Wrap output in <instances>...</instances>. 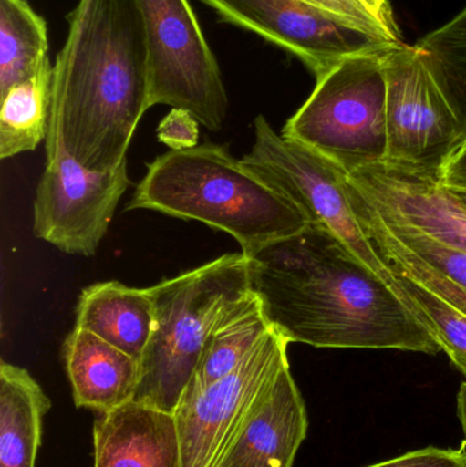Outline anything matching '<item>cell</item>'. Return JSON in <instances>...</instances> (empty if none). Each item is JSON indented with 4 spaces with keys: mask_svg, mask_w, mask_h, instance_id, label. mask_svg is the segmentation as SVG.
Wrapping results in <instances>:
<instances>
[{
    "mask_svg": "<svg viewBox=\"0 0 466 467\" xmlns=\"http://www.w3.org/2000/svg\"><path fill=\"white\" fill-rule=\"evenodd\" d=\"M249 258L252 290L289 343L442 351L415 310L338 238L309 224Z\"/></svg>",
    "mask_w": 466,
    "mask_h": 467,
    "instance_id": "cell-1",
    "label": "cell"
},
{
    "mask_svg": "<svg viewBox=\"0 0 466 467\" xmlns=\"http://www.w3.org/2000/svg\"><path fill=\"white\" fill-rule=\"evenodd\" d=\"M150 109V70L137 0H79L52 66L47 159L65 150L82 167L122 166Z\"/></svg>",
    "mask_w": 466,
    "mask_h": 467,
    "instance_id": "cell-2",
    "label": "cell"
},
{
    "mask_svg": "<svg viewBox=\"0 0 466 467\" xmlns=\"http://www.w3.org/2000/svg\"><path fill=\"white\" fill-rule=\"evenodd\" d=\"M126 210L156 211L222 230L246 257L309 226L295 202L213 142L156 158Z\"/></svg>",
    "mask_w": 466,
    "mask_h": 467,
    "instance_id": "cell-3",
    "label": "cell"
},
{
    "mask_svg": "<svg viewBox=\"0 0 466 467\" xmlns=\"http://www.w3.org/2000/svg\"><path fill=\"white\" fill-rule=\"evenodd\" d=\"M148 291L155 326L133 400L174 414L213 327L230 305L254 291L251 263L243 252L230 253Z\"/></svg>",
    "mask_w": 466,
    "mask_h": 467,
    "instance_id": "cell-4",
    "label": "cell"
},
{
    "mask_svg": "<svg viewBox=\"0 0 466 467\" xmlns=\"http://www.w3.org/2000/svg\"><path fill=\"white\" fill-rule=\"evenodd\" d=\"M388 49L353 55L319 77L282 136L319 153L347 175L385 163Z\"/></svg>",
    "mask_w": 466,
    "mask_h": 467,
    "instance_id": "cell-5",
    "label": "cell"
},
{
    "mask_svg": "<svg viewBox=\"0 0 466 467\" xmlns=\"http://www.w3.org/2000/svg\"><path fill=\"white\" fill-rule=\"evenodd\" d=\"M254 142L241 159L243 166L295 202L309 224L338 238L429 326L358 221L345 185L347 174L305 145L276 133L263 115L254 119Z\"/></svg>",
    "mask_w": 466,
    "mask_h": 467,
    "instance_id": "cell-6",
    "label": "cell"
},
{
    "mask_svg": "<svg viewBox=\"0 0 466 467\" xmlns=\"http://www.w3.org/2000/svg\"><path fill=\"white\" fill-rule=\"evenodd\" d=\"M388 156L383 164L437 177L466 136V123L418 44L385 54Z\"/></svg>",
    "mask_w": 466,
    "mask_h": 467,
    "instance_id": "cell-7",
    "label": "cell"
},
{
    "mask_svg": "<svg viewBox=\"0 0 466 467\" xmlns=\"http://www.w3.org/2000/svg\"><path fill=\"white\" fill-rule=\"evenodd\" d=\"M147 40L150 109L166 104L219 131L229 98L218 60L189 0H137Z\"/></svg>",
    "mask_w": 466,
    "mask_h": 467,
    "instance_id": "cell-8",
    "label": "cell"
},
{
    "mask_svg": "<svg viewBox=\"0 0 466 467\" xmlns=\"http://www.w3.org/2000/svg\"><path fill=\"white\" fill-rule=\"evenodd\" d=\"M289 342L271 329L226 378L207 387L189 383L174 411L181 467H216L257 398L289 365Z\"/></svg>",
    "mask_w": 466,
    "mask_h": 467,
    "instance_id": "cell-9",
    "label": "cell"
},
{
    "mask_svg": "<svg viewBox=\"0 0 466 467\" xmlns=\"http://www.w3.org/2000/svg\"><path fill=\"white\" fill-rule=\"evenodd\" d=\"M227 24L289 52L319 78L347 57L393 46L380 33L331 16L304 0H202Z\"/></svg>",
    "mask_w": 466,
    "mask_h": 467,
    "instance_id": "cell-10",
    "label": "cell"
},
{
    "mask_svg": "<svg viewBox=\"0 0 466 467\" xmlns=\"http://www.w3.org/2000/svg\"><path fill=\"white\" fill-rule=\"evenodd\" d=\"M128 161L115 170L85 169L65 150L47 159L35 200L33 232L68 254H95L120 197L129 188Z\"/></svg>",
    "mask_w": 466,
    "mask_h": 467,
    "instance_id": "cell-11",
    "label": "cell"
},
{
    "mask_svg": "<svg viewBox=\"0 0 466 467\" xmlns=\"http://www.w3.org/2000/svg\"><path fill=\"white\" fill-rule=\"evenodd\" d=\"M347 177L383 218L466 253V205L437 178L388 164Z\"/></svg>",
    "mask_w": 466,
    "mask_h": 467,
    "instance_id": "cell-12",
    "label": "cell"
},
{
    "mask_svg": "<svg viewBox=\"0 0 466 467\" xmlns=\"http://www.w3.org/2000/svg\"><path fill=\"white\" fill-rule=\"evenodd\" d=\"M358 221L391 269L402 272L466 315V253L445 246L407 224L383 218L345 178Z\"/></svg>",
    "mask_w": 466,
    "mask_h": 467,
    "instance_id": "cell-13",
    "label": "cell"
},
{
    "mask_svg": "<svg viewBox=\"0 0 466 467\" xmlns=\"http://www.w3.org/2000/svg\"><path fill=\"white\" fill-rule=\"evenodd\" d=\"M308 414L286 365L262 392L216 467H293Z\"/></svg>",
    "mask_w": 466,
    "mask_h": 467,
    "instance_id": "cell-14",
    "label": "cell"
},
{
    "mask_svg": "<svg viewBox=\"0 0 466 467\" xmlns=\"http://www.w3.org/2000/svg\"><path fill=\"white\" fill-rule=\"evenodd\" d=\"M95 467H181L174 414L131 400L93 427Z\"/></svg>",
    "mask_w": 466,
    "mask_h": 467,
    "instance_id": "cell-15",
    "label": "cell"
},
{
    "mask_svg": "<svg viewBox=\"0 0 466 467\" xmlns=\"http://www.w3.org/2000/svg\"><path fill=\"white\" fill-rule=\"evenodd\" d=\"M65 361L77 408L103 414L136 397L139 359L92 332L71 331L65 342Z\"/></svg>",
    "mask_w": 466,
    "mask_h": 467,
    "instance_id": "cell-16",
    "label": "cell"
},
{
    "mask_svg": "<svg viewBox=\"0 0 466 467\" xmlns=\"http://www.w3.org/2000/svg\"><path fill=\"white\" fill-rule=\"evenodd\" d=\"M153 326L155 309L148 288L103 282L88 285L79 294L74 328L92 332L139 361Z\"/></svg>",
    "mask_w": 466,
    "mask_h": 467,
    "instance_id": "cell-17",
    "label": "cell"
},
{
    "mask_svg": "<svg viewBox=\"0 0 466 467\" xmlns=\"http://www.w3.org/2000/svg\"><path fill=\"white\" fill-rule=\"evenodd\" d=\"M51 400L24 368L0 365V467H35Z\"/></svg>",
    "mask_w": 466,
    "mask_h": 467,
    "instance_id": "cell-18",
    "label": "cell"
},
{
    "mask_svg": "<svg viewBox=\"0 0 466 467\" xmlns=\"http://www.w3.org/2000/svg\"><path fill=\"white\" fill-rule=\"evenodd\" d=\"M273 329L254 291L230 305L211 331L191 383L207 387L237 369Z\"/></svg>",
    "mask_w": 466,
    "mask_h": 467,
    "instance_id": "cell-19",
    "label": "cell"
},
{
    "mask_svg": "<svg viewBox=\"0 0 466 467\" xmlns=\"http://www.w3.org/2000/svg\"><path fill=\"white\" fill-rule=\"evenodd\" d=\"M52 65L0 96V159L30 152L46 141L51 111Z\"/></svg>",
    "mask_w": 466,
    "mask_h": 467,
    "instance_id": "cell-20",
    "label": "cell"
},
{
    "mask_svg": "<svg viewBox=\"0 0 466 467\" xmlns=\"http://www.w3.org/2000/svg\"><path fill=\"white\" fill-rule=\"evenodd\" d=\"M43 16L26 0H0V96L48 62Z\"/></svg>",
    "mask_w": 466,
    "mask_h": 467,
    "instance_id": "cell-21",
    "label": "cell"
},
{
    "mask_svg": "<svg viewBox=\"0 0 466 467\" xmlns=\"http://www.w3.org/2000/svg\"><path fill=\"white\" fill-rule=\"evenodd\" d=\"M466 123V7L418 41Z\"/></svg>",
    "mask_w": 466,
    "mask_h": 467,
    "instance_id": "cell-22",
    "label": "cell"
},
{
    "mask_svg": "<svg viewBox=\"0 0 466 467\" xmlns=\"http://www.w3.org/2000/svg\"><path fill=\"white\" fill-rule=\"evenodd\" d=\"M401 285L419 312L424 316L440 348L466 376V315L437 294L427 290L402 272L393 269Z\"/></svg>",
    "mask_w": 466,
    "mask_h": 467,
    "instance_id": "cell-23",
    "label": "cell"
},
{
    "mask_svg": "<svg viewBox=\"0 0 466 467\" xmlns=\"http://www.w3.org/2000/svg\"><path fill=\"white\" fill-rule=\"evenodd\" d=\"M199 120L182 109H172L158 126V139L170 150H185L197 147Z\"/></svg>",
    "mask_w": 466,
    "mask_h": 467,
    "instance_id": "cell-24",
    "label": "cell"
},
{
    "mask_svg": "<svg viewBox=\"0 0 466 467\" xmlns=\"http://www.w3.org/2000/svg\"><path fill=\"white\" fill-rule=\"evenodd\" d=\"M367 467H466V455L461 449L443 450L429 447Z\"/></svg>",
    "mask_w": 466,
    "mask_h": 467,
    "instance_id": "cell-25",
    "label": "cell"
},
{
    "mask_svg": "<svg viewBox=\"0 0 466 467\" xmlns=\"http://www.w3.org/2000/svg\"><path fill=\"white\" fill-rule=\"evenodd\" d=\"M304 2L331 14V16L345 19L350 24L357 25V26L372 30V32L380 33L388 40L393 41L388 37V33L382 29L379 22L371 16V13L358 0H304Z\"/></svg>",
    "mask_w": 466,
    "mask_h": 467,
    "instance_id": "cell-26",
    "label": "cell"
},
{
    "mask_svg": "<svg viewBox=\"0 0 466 467\" xmlns=\"http://www.w3.org/2000/svg\"><path fill=\"white\" fill-rule=\"evenodd\" d=\"M435 178L445 188H466V136L440 167Z\"/></svg>",
    "mask_w": 466,
    "mask_h": 467,
    "instance_id": "cell-27",
    "label": "cell"
},
{
    "mask_svg": "<svg viewBox=\"0 0 466 467\" xmlns=\"http://www.w3.org/2000/svg\"><path fill=\"white\" fill-rule=\"evenodd\" d=\"M358 2L379 22L382 29L388 33V37L394 43H401V30H399V24H397L393 7H391L388 0H358Z\"/></svg>",
    "mask_w": 466,
    "mask_h": 467,
    "instance_id": "cell-28",
    "label": "cell"
},
{
    "mask_svg": "<svg viewBox=\"0 0 466 467\" xmlns=\"http://www.w3.org/2000/svg\"><path fill=\"white\" fill-rule=\"evenodd\" d=\"M457 416H459L460 424H461L464 441H462L461 450L466 455V381L460 387L457 394Z\"/></svg>",
    "mask_w": 466,
    "mask_h": 467,
    "instance_id": "cell-29",
    "label": "cell"
},
{
    "mask_svg": "<svg viewBox=\"0 0 466 467\" xmlns=\"http://www.w3.org/2000/svg\"><path fill=\"white\" fill-rule=\"evenodd\" d=\"M450 189L451 193L457 197V199L461 200L462 202L466 205V188H448Z\"/></svg>",
    "mask_w": 466,
    "mask_h": 467,
    "instance_id": "cell-30",
    "label": "cell"
}]
</instances>
